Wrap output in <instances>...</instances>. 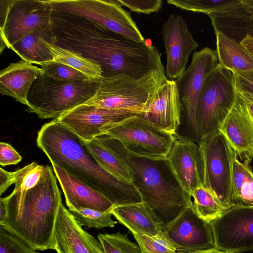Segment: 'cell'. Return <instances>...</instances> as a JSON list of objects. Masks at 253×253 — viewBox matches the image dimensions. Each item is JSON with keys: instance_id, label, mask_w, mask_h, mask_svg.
Here are the masks:
<instances>
[{"instance_id": "60d3db41", "label": "cell", "mask_w": 253, "mask_h": 253, "mask_svg": "<svg viewBox=\"0 0 253 253\" xmlns=\"http://www.w3.org/2000/svg\"><path fill=\"white\" fill-rule=\"evenodd\" d=\"M244 100L253 119V95L249 94H239Z\"/></svg>"}, {"instance_id": "484cf974", "label": "cell", "mask_w": 253, "mask_h": 253, "mask_svg": "<svg viewBox=\"0 0 253 253\" xmlns=\"http://www.w3.org/2000/svg\"><path fill=\"white\" fill-rule=\"evenodd\" d=\"M230 206L253 208V171L237 157L233 163Z\"/></svg>"}, {"instance_id": "cb8c5ba5", "label": "cell", "mask_w": 253, "mask_h": 253, "mask_svg": "<svg viewBox=\"0 0 253 253\" xmlns=\"http://www.w3.org/2000/svg\"><path fill=\"white\" fill-rule=\"evenodd\" d=\"M43 40L56 43L53 26L26 35L10 49L16 53L23 60L42 66L54 61L49 50L43 43Z\"/></svg>"}, {"instance_id": "277c9868", "label": "cell", "mask_w": 253, "mask_h": 253, "mask_svg": "<svg viewBox=\"0 0 253 253\" xmlns=\"http://www.w3.org/2000/svg\"><path fill=\"white\" fill-rule=\"evenodd\" d=\"M101 80L59 81L42 73L29 90L26 111L40 119H56L92 99Z\"/></svg>"}, {"instance_id": "30bf717a", "label": "cell", "mask_w": 253, "mask_h": 253, "mask_svg": "<svg viewBox=\"0 0 253 253\" xmlns=\"http://www.w3.org/2000/svg\"><path fill=\"white\" fill-rule=\"evenodd\" d=\"M219 65L215 50L206 47L195 51L192 61L175 83L184 109L191 140L198 142L196 110L199 97L210 75Z\"/></svg>"}, {"instance_id": "44dd1931", "label": "cell", "mask_w": 253, "mask_h": 253, "mask_svg": "<svg viewBox=\"0 0 253 253\" xmlns=\"http://www.w3.org/2000/svg\"><path fill=\"white\" fill-rule=\"evenodd\" d=\"M42 73L41 68L24 60L11 63L0 73V92L28 106L29 90Z\"/></svg>"}, {"instance_id": "4fadbf2b", "label": "cell", "mask_w": 253, "mask_h": 253, "mask_svg": "<svg viewBox=\"0 0 253 253\" xmlns=\"http://www.w3.org/2000/svg\"><path fill=\"white\" fill-rule=\"evenodd\" d=\"M210 222L216 249L228 253L253 250V208L232 207Z\"/></svg>"}, {"instance_id": "4316f807", "label": "cell", "mask_w": 253, "mask_h": 253, "mask_svg": "<svg viewBox=\"0 0 253 253\" xmlns=\"http://www.w3.org/2000/svg\"><path fill=\"white\" fill-rule=\"evenodd\" d=\"M54 61L69 66L84 74L91 80H101L103 71L100 65L83 56L80 53L43 40Z\"/></svg>"}, {"instance_id": "603a6c76", "label": "cell", "mask_w": 253, "mask_h": 253, "mask_svg": "<svg viewBox=\"0 0 253 253\" xmlns=\"http://www.w3.org/2000/svg\"><path fill=\"white\" fill-rule=\"evenodd\" d=\"M111 212L133 234L153 236L163 232L152 211L144 202L115 206Z\"/></svg>"}, {"instance_id": "7bdbcfd3", "label": "cell", "mask_w": 253, "mask_h": 253, "mask_svg": "<svg viewBox=\"0 0 253 253\" xmlns=\"http://www.w3.org/2000/svg\"><path fill=\"white\" fill-rule=\"evenodd\" d=\"M228 253L220 251L216 249H211V250L201 251V252H197V253Z\"/></svg>"}, {"instance_id": "8d00e7d4", "label": "cell", "mask_w": 253, "mask_h": 253, "mask_svg": "<svg viewBox=\"0 0 253 253\" xmlns=\"http://www.w3.org/2000/svg\"><path fill=\"white\" fill-rule=\"evenodd\" d=\"M233 77L238 94L253 95V70L233 74Z\"/></svg>"}, {"instance_id": "836d02e7", "label": "cell", "mask_w": 253, "mask_h": 253, "mask_svg": "<svg viewBox=\"0 0 253 253\" xmlns=\"http://www.w3.org/2000/svg\"><path fill=\"white\" fill-rule=\"evenodd\" d=\"M42 73L59 81H76L91 80L82 72L66 65L53 61L41 66Z\"/></svg>"}, {"instance_id": "4dcf8cb0", "label": "cell", "mask_w": 253, "mask_h": 253, "mask_svg": "<svg viewBox=\"0 0 253 253\" xmlns=\"http://www.w3.org/2000/svg\"><path fill=\"white\" fill-rule=\"evenodd\" d=\"M69 211L82 227L103 228L113 227L117 222L113 220L111 211L101 212L89 209L80 208Z\"/></svg>"}, {"instance_id": "1f68e13d", "label": "cell", "mask_w": 253, "mask_h": 253, "mask_svg": "<svg viewBox=\"0 0 253 253\" xmlns=\"http://www.w3.org/2000/svg\"><path fill=\"white\" fill-rule=\"evenodd\" d=\"M97 238L103 253H142L138 245L119 232L111 234H99Z\"/></svg>"}, {"instance_id": "52a82bcc", "label": "cell", "mask_w": 253, "mask_h": 253, "mask_svg": "<svg viewBox=\"0 0 253 253\" xmlns=\"http://www.w3.org/2000/svg\"><path fill=\"white\" fill-rule=\"evenodd\" d=\"M103 134L134 155L157 161L166 159L177 135L159 129L138 115L104 126Z\"/></svg>"}, {"instance_id": "5b68a950", "label": "cell", "mask_w": 253, "mask_h": 253, "mask_svg": "<svg viewBox=\"0 0 253 253\" xmlns=\"http://www.w3.org/2000/svg\"><path fill=\"white\" fill-rule=\"evenodd\" d=\"M237 95L233 73L218 65L206 80L199 97L197 143L207 142L220 132Z\"/></svg>"}, {"instance_id": "8fae6325", "label": "cell", "mask_w": 253, "mask_h": 253, "mask_svg": "<svg viewBox=\"0 0 253 253\" xmlns=\"http://www.w3.org/2000/svg\"><path fill=\"white\" fill-rule=\"evenodd\" d=\"M52 13L45 0H11L6 16L0 19V53L26 35L52 26Z\"/></svg>"}, {"instance_id": "7a4b0ae2", "label": "cell", "mask_w": 253, "mask_h": 253, "mask_svg": "<svg viewBox=\"0 0 253 253\" xmlns=\"http://www.w3.org/2000/svg\"><path fill=\"white\" fill-rule=\"evenodd\" d=\"M37 144L52 165L101 192L115 206L142 202L132 183L119 179L102 168L86 142L57 120L42 126Z\"/></svg>"}, {"instance_id": "f1b7e54d", "label": "cell", "mask_w": 253, "mask_h": 253, "mask_svg": "<svg viewBox=\"0 0 253 253\" xmlns=\"http://www.w3.org/2000/svg\"><path fill=\"white\" fill-rule=\"evenodd\" d=\"M86 142L94 157L102 168L119 179L132 183V178L129 170L117 156L95 138Z\"/></svg>"}, {"instance_id": "74e56055", "label": "cell", "mask_w": 253, "mask_h": 253, "mask_svg": "<svg viewBox=\"0 0 253 253\" xmlns=\"http://www.w3.org/2000/svg\"><path fill=\"white\" fill-rule=\"evenodd\" d=\"M22 160V157L9 144L0 143V165L2 166L16 165Z\"/></svg>"}, {"instance_id": "7c38bea8", "label": "cell", "mask_w": 253, "mask_h": 253, "mask_svg": "<svg viewBox=\"0 0 253 253\" xmlns=\"http://www.w3.org/2000/svg\"><path fill=\"white\" fill-rule=\"evenodd\" d=\"M177 253H195L215 248L211 222L201 217L191 205L163 230Z\"/></svg>"}, {"instance_id": "3957f363", "label": "cell", "mask_w": 253, "mask_h": 253, "mask_svg": "<svg viewBox=\"0 0 253 253\" xmlns=\"http://www.w3.org/2000/svg\"><path fill=\"white\" fill-rule=\"evenodd\" d=\"M95 138L127 167L142 202L150 209L162 230L191 205L189 197L177 183L166 160L134 155L106 134Z\"/></svg>"}, {"instance_id": "6da1fadb", "label": "cell", "mask_w": 253, "mask_h": 253, "mask_svg": "<svg viewBox=\"0 0 253 253\" xmlns=\"http://www.w3.org/2000/svg\"><path fill=\"white\" fill-rule=\"evenodd\" d=\"M15 187L3 198L6 214L0 222L36 251L54 250L53 232L61 195L50 167L34 162L14 171Z\"/></svg>"}, {"instance_id": "ac0fdd59", "label": "cell", "mask_w": 253, "mask_h": 253, "mask_svg": "<svg viewBox=\"0 0 253 253\" xmlns=\"http://www.w3.org/2000/svg\"><path fill=\"white\" fill-rule=\"evenodd\" d=\"M57 253H103L98 240L84 230L62 203L53 232Z\"/></svg>"}, {"instance_id": "f35d334b", "label": "cell", "mask_w": 253, "mask_h": 253, "mask_svg": "<svg viewBox=\"0 0 253 253\" xmlns=\"http://www.w3.org/2000/svg\"><path fill=\"white\" fill-rule=\"evenodd\" d=\"M15 182V173L5 170L0 168V195L4 193L7 189Z\"/></svg>"}, {"instance_id": "9c48e42d", "label": "cell", "mask_w": 253, "mask_h": 253, "mask_svg": "<svg viewBox=\"0 0 253 253\" xmlns=\"http://www.w3.org/2000/svg\"><path fill=\"white\" fill-rule=\"evenodd\" d=\"M198 144L203 157L204 186L216 195L226 210L231 208L232 167L237 155L220 131L208 141Z\"/></svg>"}, {"instance_id": "b9f144b4", "label": "cell", "mask_w": 253, "mask_h": 253, "mask_svg": "<svg viewBox=\"0 0 253 253\" xmlns=\"http://www.w3.org/2000/svg\"><path fill=\"white\" fill-rule=\"evenodd\" d=\"M6 210L3 198L0 199V222L2 221L6 214Z\"/></svg>"}, {"instance_id": "ab89813d", "label": "cell", "mask_w": 253, "mask_h": 253, "mask_svg": "<svg viewBox=\"0 0 253 253\" xmlns=\"http://www.w3.org/2000/svg\"><path fill=\"white\" fill-rule=\"evenodd\" d=\"M240 43L244 46L253 57V37L247 36L243 39Z\"/></svg>"}, {"instance_id": "5bb4252c", "label": "cell", "mask_w": 253, "mask_h": 253, "mask_svg": "<svg viewBox=\"0 0 253 253\" xmlns=\"http://www.w3.org/2000/svg\"><path fill=\"white\" fill-rule=\"evenodd\" d=\"M166 49L167 79L175 81L186 70L189 57L199 44L190 32L186 21L179 15L171 14L162 27Z\"/></svg>"}, {"instance_id": "e575fe53", "label": "cell", "mask_w": 253, "mask_h": 253, "mask_svg": "<svg viewBox=\"0 0 253 253\" xmlns=\"http://www.w3.org/2000/svg\"><path fill=\"white\" fill-rule=\"evenodd\" d=\"M0 253H40L0 225Z\"/></svg>"}, {"instance_id": "d6986e66", "label": "cell", "mask_w": 253, "mask_h": 253, "mask_svg": "<svg viewBox=\"0 0 253 253\" xmlns=\"http://www.w3.org/2000/svg\"><path fill=\"white\" fill-rule=\"evenodd\" d=\"M220 131L240 160L250 164L253 158V119L244 100L238 93Z\"/></svg>"}, {"instance_id": "d590c367", "label": "cell", "mask_w": 253, "mask_h": 253, "mask_svg": "<svg viewBox=\"0 0 253 253\" xmlns=\"http://www.w3.org/2000/svg\"><path fill=\"white\" fill-rule=\"evenodd\" d=\"M118 0L122 6L128 8L132 11L146 14L158 12L161 9L163 4V1L161 0Z\"/></svg>"}, {"instance_id": "e0dca14e", "label": "cell", "mask_w": 253, "mask_h": 253, "mask_svg": "<svg viewBox=\"0 0 253 253\" xmlns=\"http://www.w3.org/2000/svg\"><path fill=\"white\" fill-rule=\"evenodd\" d=\"M182 112L175 82L167 79L156 89L143 112L138 115L159 129L176 135Z\"/></svg>"}, {"instance_id": "2e32d148", "label": "cell", "mask_w": 253, "mask_h": 253, "mask_svg": "<svg viewBox=\"0 0 253 253\" xmlns=\"http://www.w3.org/2000/svg\"><path fill=\"white\" fill-rule=\"evenodd\" d=\"M132 112L79 105L56 119L86 142L102 134L104 126L137 115Z\"/></svg>"}, {"instance_id": "ffe728a7", "label": "cell", "mask_w": 253, "mask_h": 253, "mask_svg": "<svg viewBox=\"0 0 253 253\" xmlns=\"http://www.w3.org/2000/svg\"><path fill=\"white\" fill-rule=\"evenodd\" d=\"M52 166L64 193L69 210L85 208L101 212L111 211L115 205L102 193L58 166Z\"/></svg>"}, {"instance_id": "8992f818", "label": "cell", "mask_w": 253, "mask_h": 253, "mask_svg": "<svg viewBox=\"0 0 253 253\" xmlns=\"http://www.w3.org/2000/svg\"><path fill=\"white\" fill-rule=\"evenodd\" d=\"M167 79L165 73L157 70L138 79L125 74L103 77L97 93L84 104L140 115L153 93Z\"/></svg>"}, {"instance_id": "9a60e30c", "label": "cell", "mask_w": 253, "mask_h": 253, "mask_svg": "<svg viewBox=\"0 0 253 253\" xmlns=\"http://www.w3.org/2000/svg\"><path fill=\"white\" fill-rule=\"evenodd\" d=\"M196 142L177 135L165 160L177 183L189 198L194 189L204 186L202 154Z\"/></svg>"}, {"instance_id": "d4e9b609", "label": "cell", "mask_w": 253, "mask_h": 253, "mask_svg": "<svg viewBox=\"0 0 253 253\" xmlns=\"http://www.w3.org/2000/svg\"><path fill=\"white\" fill-rule=\"evenodd\" d=\"M215 34V51L220 67L233 74L253 70V57L241 43L221 33Z\"/></svg>"}, {"instance_id": "f546056e", "label": "cell", "mask_w": 253, "mask_h": 253, "mask_svg": "<svg viewBox=\"0 0 253 253\" xmlns=\"http://www.w3.org/2000/svg\"><path fill=\"white\" fill-rule=\"evenodd\" d=\"M242 0H168L167 2L182 10L209 14L236 5Z\"/></svg>"}, {"instance_id": "83f0119b", "label": "cell", "mask_w": 253, "mask_h": 253, "mask_svg": "<svg viewBox=\"0 0 253 253\" xmlns=\"http://www.w3.org/2000/svg\"><path fill=\"white\" fill-rule=\"evenodd\" d=\"M191 205L204 219L211 222L226 211L216 195L204 185L194 189L189 196Z\"/></svg>"}, {"instance_id": "7402d4cb", "label": "cell", "mask_w": 253, "mask_h": 253, "mask_svg": "<svg viewBox=\"0 0 253 253\" xmlns=\"http://www.w3.org/2000/svg\"><path fill=\"white\" fill-rule=\"evenodd\" d=\"M214 33H221L240 43L247 36L253 37V14L242 1L233 6L208 14Z\"/></svg>"}, {"instance_id": "d6a6232c", "label": "cell", "mask_w": 253, "mask_h": 253, "mask_svg": "<svg viewBox=\"0 0 253 253\" xmlns=\"http://www.w3.org/2000/svg\"><path fill=\"white\" fill-rule=\"evenodd\" d=\"M142 253H177L172 243L162 232L150 236L142 234H133Z\"/></svg>"}, {"instance_id": "ba28073f", "label": "cell", "mask_w": 253, "mask_h": 253, "mask_svg": "<svg viewBox=\"0 0 253 253\" xmlns=\"http://www.w3.org/2000/svg\"><path fill=\"white\" fill-rule=\"evenodd\" d=\"M53 11L84 18L137 42L145 41L130 13L118 0H45Z\"/></svg>"}]
</instances>
